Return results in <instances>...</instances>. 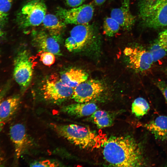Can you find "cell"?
Returning <instances> with one entry per match:
<instances>
[{
  "mask_svg": "<svg viewBox=\"0 0 167 167\" xmlns=\"http://www.w3.org/2000/svg\"><path fill=\"white\" fill-rule=\"evenodd\" d=\"M95 103L90 102L78 103L63 106L61 111L68 115L81 117L91 115L97 110Z\"/></svg>",
  "mask_w": 167,
  "mask_h": 167,
  "instance_id": "5bb4252c",
  "label": "cell"
},
{
  "mask_svg": "<svg viewBox=\"0 0 167 167\" xmlns=\"http://www.w3.org/2000/svg\"><path fill=\"white\" fill-rule=\"evenodd\" d=\"M88 76V74L82 70L71 68L62 73L60 78L65 84L74 88L87 80Z\"/></svg>",
  "mask_w": 167,
  "mask_h": 167,
  "instance_id": "ac0fdd59",
  "label": "cell"
},
{
  "mask_svg": "<svg viewBox=\"0 0 167 167\" xmlns=\"http://www.w3.org/2000/svg\"><path fill=\"white\" fill-rule=\"evenodd\" d=\"M103 154L105 161L114 166L140 167L145 165L141 147L130 136L110 138L104 145Z\"/></svg>",
  "mask_w": 167,
  "mask_h": 167,
  "instance_id": "6da1fadb",
  "label": "cell"
},
{
  "mask_svg": "<svg viewBox=\"0 0 167 167\" xmlns=\"http://www.w3.org/2000/svg\"><path fill=\"white\" fill-rule=\"evenodd\" d=\"M149 51L154 62L167 55V29L161 32L151 45Z\"/></svg>",
  "mask_w": 167,
  "mask_h": 167,
  "instance_id": "2e32d148",
  "label": "cell"
},
{
  "mask_svg": "<svg viewBox=\"0 0 167 167\" xmlns=\"http://www.w3.org/2000/svg\"><path fill=\"white\" fill-rule=\"evenodd\" d=\"M54 54L47 51H43L40 55V60L45 65L50 66L55 62Z\"/></svg>",
  "mask_w": 167,
  "mask_h": 167,
  "instance_id": "603a6c76",
  "label": "cell"
},
{
  "mask_svg": "<svg viewBox=\"0 0 167 167\" xmlns=\"http://www.w3.org/2000/svg\"><path fill=\"white\" fill-rule=\"evenodd\" d=\"M42 23L49 35L58 41L61 40L66 24L58 17L52 14H46Z\"/></svg>",
  "mask_w": 167,
  "mask_h": 167,
  "instance_id": "9a60e30c",
  "label": "cell"
},
{
  "mask_svg": "<svg viewBox=\"0 0 167 167\" xmlns=\"http://www.w3.org/2000/svg\"><path fill=\"white\" fill-rule=\"evenodd\" d=\"M94 123L99 128L110 126L113 123V119L108 113L101 110H96L91 115Z\"/></svg>",
  "mask_w": 167,
  "mask_h": 167,
  "instance_id": "ffe728a7",
  "label": "cell"
},
{
  "mask_svg": "<svg viewBox=\"0 0 167 167\" xmlns=\"http://www.w3.org/2000/svg\"><path fill=\"white\" fill-rule=\"evenodd\" d=\"M121 27L118 23L111 17H107L104 20L103 29L104 33L108 36H113L119 31Z\"/></svg>",
  "mask_w": 167,
  "mask_h": 167,
  "instance_id": "7402d4cb",
  "label": "cell"
},
{
  "mask_svg": "<svg viewBox=\"0 0 167 167\" xmlns=\"http://www.w3.org/2000/svg\"><path fill=\"white\" fill-rule=\"evenodd\" d=\"M2 28L0 25V38L2 37L5 34L4 32L2 30Z\"/></svg>",
  "mask_w": 167,
  "mask_h": 167,
  "instance_id": "4dcf8cb0",
  "label": "cell"
},
{
  "mask_svg": "<svg viewBox=\"0 0 167 167\" xmlns=\"http://www.w3.org/2000/svg\"><path fill=\"white\" fill-rule=\"evenodd\" d=\"M47 7L43 0H31L25 4L16 15V21L22 29L36 27L42 23Z\"/></svg>",
  "mask_w": 167,
  "mask_h": 167,
  "instance_id": "277c9868",
  "label": "cell"
},
{
  "mask_svg": "<svg viewBox=\"0 0 167 167\" xmlns=\"http://www.w3.org/2000/svg\"><path fill=\"white\" fill-rule=\"evenodd\" d=\"M13 78L22 90L29 85L33 75V64L28 51L22 49L19 51L14 62Z\"/></svg>",
  "mask_w": 167,
  "mask_h": 167,
  "instance_id": "5b68a950",
  "label": "cell"
},
{
  "mask_svg": "<svg viewBox=\"0 0 167 167\" xmlns=\"http://www.w3.org/2000/svg\"><path fill=\"white\" fill-rule=\"evenodd\" d=\"M31 165V166L32 167H52L56 166L54 163H52L49 160L36 162Z\"/></svg>",
  "mask_w": 167,
  "mask_h": 167,
  "instance_id": "4316f807",
  "label": "cell"
},
{
  "mask_svg": "<svg viewBox=\"0 0 167 167\" xmlns=\"http://www.w3.org/2000/svg\"><path fill=\"white\" fill-rule=\"evenodd\" d=\"M0 54H1V51L0 50Z\"/></svg>",
  "mask_w": 167,
  "mask_h": 167,
  "instance_id": "836d02e7",
  "label": "cell"
},
{
  "mask_svg": "<svg viewBox=\"0 0 167 167\" xmlns=\"http://www.w3.org/2000/svg\"><path fill=\"white\" fill-rule=\"evenodd\" d=\"M131 68L139 72H143L150 69L154 62L149 51L138 48L127 47L124 50Z\"/></svg>",
  "mask_w": 167,
  "mask_h": 167,
  "instance_id": "30bf717a",
  "label": "cell"
},
{
  "mask_svg": "<svg viewBox=\"0 0 167 167\" xmlns=\"http://www.w3.org/2000/svg\"><path fill=\"white\" fill-rule=\"evenodd\" d=\"M8 14L0 11V25L4 27L8 22Z\"/></svg>",
  "mask_w": 167,
  "mask_h": 167,
  "instance_id": "f1b7e54d",
  "label": "cell"
},
{
  "mask_svg": "<svg viewBox=\"0 0 167 167\" xmlns=\"http://www.w3.org/2000/svg\"><path fill=\"white\" fill-rule=\"evenodd\" d=\"M10 83L7 82L0 90V103L3 99L4 97L9 90L10 87ZM4 125V122L0 119V132Z\"/></svg>",
  "mask_w": 167,
  "mask_h": 167,
  "instance_id": "d4e9b609",
  "label": "cell"
},
{
  "mask_svg": "<svg viewBox=\"0 0 167 167\" xmlns=\"http://www.w3.org/2000/svg\"><path fill=\"white\" fill-rule=\"evenodd\" d=\"M94 12V6L91 3L70 9L58 7L56 11L57 16L65 24L76 25L88 24L93 17Z\"/></svg>",
  "mask_w": 167,
  "mask_h": 167,
  "instance_id": "52a82bcc",
  "label": "cell"
},
{
  "mask_svg": "<svg viewBox=\"0 0 167 167\" xmlns=\"http://www.w3.org/2000/svg\"><path fill=\"white\" fill-rule=\"evenodd\" d=\"M51 125L58 135L80 148H90L96 144L95 135L88 128L76 124Z\"/></svg>",
  "mask_w": 167,
  "mask_h": 167,
  "instance_id": "3957f363",
  "label": "cell"
},
{
  "mask_svg": "<svg viewBox=\"0 0 167 167\" xmlns=\"http://www.w3.org/2000/svg\"><path fill=\"white\" fill-rule=\"evenodd\" d=\"M166 74H167V70H166Z\"/></svg>",
  "mask_w": 167,
  "mask_h": 167,
  "instance_id": "d6a6232c",
  "label": "cell"
},
{
  "mask_svg": "<svg viewBox=\"0 0 167 167\" xmlns=\"http://www.w3.org/2000/svg\"><path fill=\"white\" fill-rule=\"evenodd\" d=\"M107 0H94L95 4L97 6H101Z\"/></svg>",
  "mask_w": 167,
  "mask_h": 167,
  "instance_id": "f546056e",
  "label": "cell"
},
{
  "mask_svg": "<svg viewBox=\"0 0 167 167\" xmlns=\"http://www.w3.org/2000/svg\"><path fill=\"white\" fill-rule=\"evenodd\" d=\"M33 43L40 51L51 52L55 55H61L58 41L43 31H33L32 34Z\"/></svg>",
  "mask_w": 167,
  "mask_h": 167,
  "instance_id": "8fae6325",
  "label": "cell"
},
{
  "mask_svg": "<svg viewBox=\"0 0 167 167\" xmlns=\"http://www.w3.org/2000/svg\"><path fill=\"white\" fill-rule=\"evenodd\" d=\"M15 0H0V11L7 13L10 10Z\"/></svg>",
  "mask_w": 167,
  "mask_h": 167,
  "instance_id": "cb8c5ba5",
  "label": "cell"
},
{
  "mask_svg": "<svg viewBox=\"0 0 167 167\" xmlns=\"http://www.w3.org/2000/svg\"><path fill=\"white\" fill-rule=\"evenodd\" d=\"M74 89L63 83L58 76L53 75L45 82L41 90L45 100L58 103L72 97Z\"/></svg>",
  "mask_w": 167,
  "mask_h": 167,
  "instance_id": "8992f818",
  "label": "cell"
},
{
  "mask_svg": "<svg viewBox=\"0 0 167 167\" xmlns=\"http://www.w3.org/2000/svg\"><path fill=\"white\" fill-rule=\"evenodd\" d=\"M138 6L145 26L157 29L167 26V0H139Z\"/></svg>",
  "mask_w": 167,
  "mask_h": 167,
  "instance_id": "7a4b0ae2",
  "label": "cell"
},
{
  "mask_svg": "<svg viewBox=\"0 0 167 167\" xmlns=\"http://www.w3.org/2000/svg\"><path fill=\"white\" fill-rule=\"evenodd\" d=\"M10 135L14 145L16 158L19 159L25 150L28 143L24 126L20 123L13 125L10 128Z\"/></svg>",
  "mask_w": 167,
  "mask_h": 167,
  "instance_id": "4fadbf2b",
  "label": "cell"
},
{
  "mask_svg": "<svg viewBox=\"0 0 167 167\" xmlns=\"http://www.w3.org/2000/svg\"><path fill=\"white\" fill-rule=\"evenodd\" d=\"M86 0H66L67 4L72 7H75L81 5Z\"/></svg>",
  "mask_w": 167,
  "mask_h": 167,
  "instance_id": "83f0119b",
  "label": "cell"
},
{
  "mask_svg": "<svg viewBox=\"0 0 167 167\" xmlns=\"http://www.w3.org/2000/svg\"><path fill=\"white\" fill-rule=\"evenodd\" d=\"M2 161L3 159L0 155V166H2Z\"/></svg>",
  "mask_w": 167,
  "mask_h": 167,
  "instance_id": "1f68e13d",
  "label": "cell"
},
{
  "mask_svg": "<svg viewBox=\"0 0 167 167\" xmlns=\"http://www.w3.org/2000/svg\"><path fill=\"white\" fill-rule=\"evenodd\" d=\"M94 34L92 27L88 24L76 25L65 41V46L70 52L83 49L92 41Z\"/></svg>",
  "mask_w": 167,
  "mask_h": 167,
  "instance_id": "ba28073f",
  "label": "cell"
},
{
  "mask_svg": "<svg viewBox=\"0 0 167 167\" xmlns=\"http://www.w3.org/2000/svg\"><path fill=\"white\" fill-rule=\"evenodd\" d=\"M130 0H122L120 7L113 9L110 17L116 20L123 30H130L134 25L135 17L131 13Z\"/></svg>",
  "mask_w": 167,
  "mask_h": 167,
  "instance_id": "7c38bea8",
  "label": "cell"
},
{
  "mask_svg": "<svg viewBox=\"0 0 167 167\" xmlns=\"http://www.w3.org/2000/svg\"><path fill=\"white\" fill-rule=\"evenodd\" d=\"M144 127L157 139L167 140V116L161 115L145 124Z\"/></svg>",
  "mask_w": 167,
  "mask_h": 167,
  "instance_id": "e0dca14e",
  "label": "cell"
},
{
  "mask_svg": "<svg viewBox=\"0 0 167 167\" xmlns=\"http://www.w3.org/2000/svg\"><path fill=\"white\" fill-rule=\"evenodd\" d=\"M20 101V97L17 95L3 100L0 103V119L4 122L11 117L17 110Z\"/></svg>",
  "mask_w": 167,
  "mask_h": 167,
  "instance_id": "d6986e66",
  "label": "cell"
},
{
  "mask_svg": "<svg viewBox=\"0 0 167 167\" xmlns=\"http://www.w3.org/2000/svg\"><path fill=\"white\" fill-rule=\"evenodd\" d=\"M103 90V86L100 81L87 79L74 88L71 97L76 102H89L99 97Z\"/></svg>",
  "mask_w": 167,
  "mask_h": 167,
  "instance_id": "9c48e42d",
  "label": "cell"
},
{
  "mask_svg": "<svg viewBox=\"0 0 167 167\" xmlns=\"http://www.w3.org/2000/svg\"><path fill=\"white\" fill-rule=\"evenodd\" d=\"M131 108L132 113L137 117H140L143 116L147 113L149 109L150 106L145 99L139 97L134 101Z\"/></svg>",
  "mask_w": 167,
  "mask_h": 167,
  "instance_id": "44dd1931",
  "label": "cell"
},
{
  "mask_svg": "<svg viewBox=\"0 0 167 167\" xmlns=\"http://www.w3.org/2000/svg\"><path fill=\"white\" fill-rule=\"evenodd\" d=\"M156 85L162 93L167 103V84L163 80H159L157 81Z\"/></svg>",
  "mask_w": 167,
  "mask_h": 167,
  "instance_id": "484cf974",
  "label": "cell"
}]
</instances>
